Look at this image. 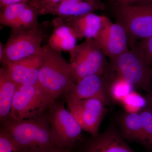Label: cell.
<instances>
[{"label": "cell", "mask_w": 152, "mask_h": 152, "mask_svg": "<svg viewBox=\"0 0 152 152\" xmlns=\"http://www.w3.org/2000/svg\"><path fill=\"white\" fill-rule=\"evenodd\" d=\"M65 19L77 39H95L102 26V16L94 13L77 18Z\"/></svg>", "instance_id": "e0dca14e"}, {"label": "cell", "mask_w": 152, "mask_h": 152, "mask_svg": "<svg viewBox=\"0 0 152 152\" xmlns=\"http://www.w3.org/2000/svg\"><path fill=\"white\" fill-rule=\"evenodd\" d=\"M66 102L68 110L82 129L91 136L97 135L107 112L106 106L103 102L97 98L80 99L72 93L66 95Z\"/></svg>", "instance_id": "9c48e42d"}, {"label": "cell", "mask_w": 152, "mask_h": 152, "mask_svg": "<svg viewBox=\"0 0 152 152\" xmlns=\"http://www.w3.org/2000/svg\"><path fill=\"white\" fill-rule=\"evenodd\" d=\"M102 17L100 30L94 39L104 55L112 59L129 49L127 36L121 25Z\"/></svg>", "instance_id": "8fae6325"}, {"label": "cell", "mask_w": 152, "mask_h": 152, "mask_svg": "<svg viewBox=\"0 0 152 152\" xmlns=\"http://www.w3.org/2000/svg\"><path fill=\"white\" fill-rule=\"evenodd\" d=\"M120 131L124 138L128 141L142 145L143 129L141 117L139 112H127L119 119Z\"/></svg>", "instance_id": "d6986e66"}, {"label": "cell", "mask_w": 152, "mask_h": 152, "mask_svg": "<svg viewBox=\"0 0 152 152\" xmlns=\"http://www.w3.org/2000/svg\"><path fill=\"white\" fill-rule=\"evenodd\" d=\"M18 152H53L59 150L52 135L48 117L4 121L2 128Z\"/></svg>", "instance_id": "6da1fadb"}, {"label": "cell", "mask_w": 152, "mask_h": 152, "mask_svg": "<svg viewBox=\"0 0 152 152\" xmlns=\"http://www.w3.org/2000/svg\"><path fill=\"white\" fill-rule=\"evenodd\" d=\"M38 9L31 2L7 6L0 12V23L12 29H26L37 26Z\"/></svg>", "instance_id": "7c38bea8"}, {"label": "cell", "mask_w": 152, "mask_h": 152, "mask_svg": "<svg viewBox=\"0 0 152 152\" xmlns=\"http://www.w3.org/2000/svg\"><path fill=\"white\" fill-rule=\"evenodd\" d=\"M116 23L125 30L131 48L138 40L152 36V6H120L113 3Z\"/></svg>", "instance_id": "277c9868"}, {"label": "cell", "mask_w": 152, "mask_h": 152, "mask_svg": "<svg viewBox=\"0 0 152 152\" xmlns=\"http://www.w3.org/2000/svg\"><path fill=\"white\" fill-rule=\"evenodd\" d=\"M132 48L140 54L148 65H152V36L136 42Z\"/></svg>", "instance_id": "7402d4cb"}, {"label": "cell", "mask_w": 152, "mask_h": 152, "mask_svg": "<svg viewBox=\"0 0 152 152\" xmlns=\"http://www.w3.org/2000/svg\"><path fill=\"white\" fill-rule=\"evenodd\" d=\"M125 107L131 110L130 112H139L146 105V101L142 102L141 98L134 93L131 92L123 99Z\"/></svg>", "instance_id": "603a6c76"}, {"label": "cell", "mask_w": 152, "mask_h": 152, "mask_svg": "<svg viewBox=\"0 0 152 152\" xmlns=\"http://www.w3.org/2000/svg\"><path fill=\"white\" fill-rule=\"evenodd\" d=\"M53 152H69V151H65V150H59V151H56Z\"/></svg>", "instance_id": "4dcf8cb0"}, {"label": "cell", "mask_w": 152, "mask_h": 152, "mask_svg": "<svg viewBox=\"0 0 152 152\" xmlns=\"http://www.w3.org/2000/svg\"><path fill=\"white\" fill-rule=\"evenodd\" d=\"M18 85L13 80L5 66L0 69V119H8L13 100Z\"/></svg>", "instance_id": "ac0fdd59"}, {"label": "cell", "mask_w": 152, "mask_h": 152, "mask_svg": "<svg viewBox=\"0 0 152 152\" xmlns=\"http://www.w3.org/2000/svg\"><path fill=\"white\" fill-rule=\"evenodd\" d=\"M55 103L38 84L18 85L9 119L20 121L35 118L43 115Z\"/></svg>", "instance_id": "8992f818"}, {"label": "cell", "mask_w": 152, "mask_h": 152, "mask_svg": "<svg viewBox=\"0 0 152 152\" xmlns=\"http://www.w3.org/2000/svg\"><path fill=\"white\" fill-rule=\"evenodd\" d=\"M62 0H33L31 2L37 7L39 16L48 14L49 12Z\"/></svg>", "instance_id": "cb8c5ba5"}, {"label": "cell", "mask_w": 152, "mask_h": 152, "mask_svg": "<svg viewBox=\"0 0 152 152\" xmlns=\"http://www.w3.org/2000/svg\"><path fill=\"white\" fill-rule=\"evenodd\" d=\"M4 50V47L3 46V44L1 42V44H0V58H1L2 56Z\"/></svg>", "instance_id": "f546056e"}, {"label": "cell", "mask_w": 152, "mask_h": 152, "mask_svg": "<svg viewBox=\"0 0 152 152\" xmlns=\"http://www.w3.org/2000/svg\"><path fill=\"white\" fill-rule=\"evenodd\" d=\"M131 87H132L117 76L111 89L112 99L123 100L131 92Z\"/></svg>", "instance_id": "44dd1931"}, {"label": "cell", "mask_w": 152, "mask_h": 152, "mask_svg": "<svg viewBox=\"0 0 152 152\" xmlns=\"http://www.w3.org/2000/svg\"><path fill=\"white\" fill-rule=\"evenodd\" d=\"M104 4L99 0H62L48 14L64 19H70L103 10Z\"/></svg>", "instance_id": "9a60e30c"}, {"label": "cell", "mask_w": 152, "mask_h": 152, "mask_svg": "<svg viewBox=\"0 0 152 152\" xmlns=\"http://www.w3.org/2000/svg\"><path fill=\"white\" fill-rule=\"evenodd\" d=\"M146 105L148 107L152 113V90L151 89L147 93L145 97Z\"/></svg>", "instance_id": "83f0119b"}, {"label": "cell", "mask_w": 152, "mask_h": 152, "mask_svg": "<svg viewBox=\"0 0 152 152\" xmlns=\"http://www.w3.org/2000/svg\"><path fill=\"white\" fill-rule=\"evenodd\" d=\"M151 73H152V82H151V86L152 85V65L151 66ZM152 90V89H151Z\"/></svg>", "instance_id": "1f68e13d"}, {"label": "cell", "mask_w": 152, "mask_h": 152, "mask_svg": "<svg viewBox=\"0 0 152 152\" xmlns=\"http://www.w3.org/2000/svg\"><path fill=\"white\" fill-rule=\"evenodd\" d=\"M50 24L45 21L29 28L12 29L0 58L3 66L39 53L42 50L41 43L46 36Z\"/></svg>", "instance_id": "3957f363"}, {"label": "cell", "mask_w": 152, "mask_h": 152, "mask_svg": "<svg viewBox=\"0 0 152 152\" xmlns=\"http://www.w3.org/2000/svg\"><path fill=\"white\" fill-rule=\"evenodd\" d=\"M134 5L152 6V0H138Z\"/></svg>", "instance_id": "f1b7e54d"}, {"label": "cell", "mask_w": 152, "mask_h": 152, "mask_svg": "<svg viewBox=\"0 0 152 152\" xmlns=\"http://www.w3.org/2000/svg\"><path fill=\"white\" fill-rule=\"evenodd\" d=\"M110 65L117 76L133 88L147 93L151 89V66L134 49H128L112 59Z\"/></svg>", "instance_id": "5b68a950"}, {"label": "cell", "mask_w": 152, "mask_h": 152, "mask_svg": "<svg viewBox=\"0 0 152 152\" xmlns=\"http://www.w3.org/2000/svg\"><path fill=\"white\" fill-rule=\"evenodd\" d=\"M141 117L143 129L142 145L152 152V113L146 105L139 111Z\"/></svg>", "instance_id": "ffe728a7"}, {"label": "cell", "mask_w": 152, "mask_h": 152, "mask_svg": "<svg viewBox=\"0 0 152 152\" xmlns=\"http://www.w3.org/2000/svg\"><path fill=\"white\" fill-rule=\"evenodd\" d=\"M69 53V64L76 83L87 76L104 72L111 67L94 39H86Z\"/></svg>", "instance_id": "52a82bcc"}, {"label": "cell", "mask_w": 152, "mask_h": 152, "mask_svg": "<svg viewBox=\"0 0 152 152\" xmlns=\"http://www.w3.org/2000/svg\"><path fill=\"white\" fill-rule=\"evenodd\" d=\"M113 3L120 6L132 5L135 4L138 0H111Z\"/></svg>", "instance_id": "4316f807"}, {"label": "cell", "mask_w": 152, "mask_h": 152, "mask_svg": "<svg viewBox=\"0 0 152 152\" xmlns=\"http://www.w3.org/2000/svg\"><path fill=\"white\" fill-rule=\"evenodd\" d=\"M53 31L48 45L58 52H69L77 45V38L65 19L57 17L52 22Z\"/></svg>", "instance_id": "2e32d148"}, {"label": "cell", "mask_w": 152, "mask_h": 152, "mask_svg": "<svg viewBox=\"0 0 152 152\" xmlns=\"http://www.w3.org/2000/svg\"><path fill=\"white\" fill-rule=\"evenodd\" d=\"M33 0H0V9H2L7 6L23 2H28Z\"/></svg>", "instance_id": "484cf974"}, {"label": "cell", "mask_w": 152, "mask_h": 152, "mask_svg": "<svg viewBox=\"0 0 152 152\" xmlns=\"http://www.w3.org/2000/svg\"><path fill=\"white\" fill-rule=\"evenodd\" d=\"M42 53L43 47L37 54L4 66L6 67L12 78L18 85L38 84Z\"/></svg>", "instance_id": "5bb4252c"}, {"label": "cell", "mask_w": 152, "mask_h": 152, "mask_svg": "<svg viewBox=\"0 0 152 152\" xmlns=\"http://www.w3.org/2000/svg\"><path fill=\"white\" fill-rule=\"evenodd\" d=\"M116 77L111 66L104 72L87 76L79 80L71 93L80 99L97 98L102 101L106 106L108 105L112 100V85Z\"/></svg>", "instance_id": "30bf717a"}, {"label": "cell", "mask_w": 152, "mask_h": 152, "mask_svg": "<svg viewBox=\"0 0 152 152\" xmlns=\"http://www.w3.org/2000/svg\"><path fill=\"white\" fill-rule=\"evenodd\" d=\"M0 152H18L5 131L0 132Z\"/></svg>", "instance_id": "d4e9b609"}, {"label": "cell", "mask_w": 152, "mask_h": 152, "mask_svg": "<svg viewBox=\"0 0 152 152\" xmlns=\"http://www.w3.org/2000/svg\"><path fill=\"white\" fill-rule=\"evenodd\" d=\"M42 47L38 85L55 101L62 95L72 92L76 83L70 64L64 58L61 52L54 50L48 44Z\"/></svg>", "instance_id": "7a4b0ae2"}, {"label": "cell", "mask_w": 152, "mask_h": 152, "mask_svg": "<svg viewBox=\"0 0 152 152\" xmlns=\"http://www.w3.org/2000/svg\"><path fill=\"white\" fill-rule=\"evenodd\" d=\"M120 131L111 125L101 134L91 136L81 152H136L127 143Z\"/></svg>", "instance_id": "4fadbf2b"}, {"label": "cell", "mask_w": 152, "mask_h": 152, "mask_svg": "<svg viewBox=\"0 0 152 152\" xmlns=\"http://www.w3.org/2000/svg\"><path fill=\"white\" fill-rule=\"evenodd\" d=\"M50 109L48 117L53 137L60 148L70 152L81 140L83 129L64 103H55Z\"/></svg>", "instance_id": "ba28073f"}]
</instances>
